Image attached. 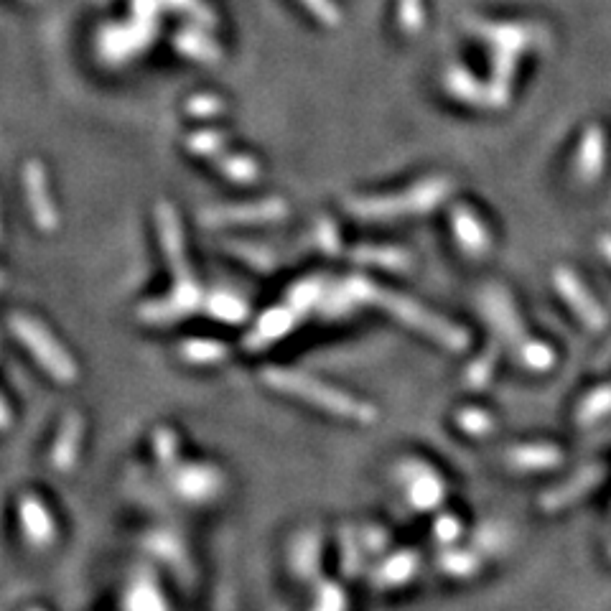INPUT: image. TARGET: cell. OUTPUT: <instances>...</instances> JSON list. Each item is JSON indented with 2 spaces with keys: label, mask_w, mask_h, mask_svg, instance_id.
<instances>
[{
  "label": "cell",
  "mask_w": 611,
  "mask_h": 611,
  "mask_svg": "<svg viewBox=\"0 0 611 611\" xmlns=\"http://www.w3.org/2000/svg\"><path fill=\"white\" fill-rule=\"evenodd\" d=\"M352 293L359 298V301H367L377 309L387 311V314L398 319L400 324L410 326L413 331L423 334V337L433 339L441 347L451 349V352H461V349L469 344V334L464 329H459L456 324L446 321L443 316L433 314V311L423 309L421 303L413 301V298L403 296V293L395 291H385V288L375 286L370 281H352Z\"/></svg>",
  "instance_id": "6da1fadb"
},
{
  "label": "cell",
  "mask_w": 611,
  "mask_h": 611,
  "mask_svg": "<svg viewBox=\"0 0 611 611\" xmlns=\"http://www.w3.org/2000/svg\"><path fill=\"white\" fill-rule=\"evenodd\" d=\"M454 191L449 176H426L415 181L408 189L390 191V194H370V197H352L347 209L359 219H400L413 214H426L441 207Z\"/></svg>",
  "instance_id": "7a4b0ae2"
},
{
  "label": "cell",
  "mask_w": 611,
  "mask_h": 611,
  "mask_svg": "<svg viewBox=\"0 0 611 611\" xmlns=\"http://www.w3.org/2000/svg\"><path fill=\"white\" fill-rule=\"evenodd\" d=\"M265 380L275 390L293 395L298 400H306L311 405H319L321 410L337 415V418H347V421L357 423L377 421V410L370 403H362V400L352 398V395L342 393V390L326 385V382L316 380V377L291 370H270L265 372Z\"/></svg>",
  "instance_id": "3957f363"
},
{
  "label": "cell",
  "mask_w": 611,
  "mask_h": 611,
  "mask_svg": "<svg viewBox=\"0 0 611 611\" xmlns=\"http://www.w3.org/2000/svg\"><path fill=\"white\" fill-rule=\"evenodd\" d=\"M466 29L479 41H484L492 51L512 54V57L520 59L548 44V31L530 21H489V18L469 16L466 18Z\"/></svg>",
  "instance_id": "277c9868"
},
{
  "label": "cell",
  "mask_w": 611,
  "mask_h": 611,
  "mask_svg": "<svg viewBox=\"0 0 611 611\" xmlns=\"http://www.w3.org/2000/svg\"><path fill=\"white\" fill-rule=\"evenodd\" d=\"M553 286H555V291H558V296L566 301L568 309L576 314V319L581 321L586 329H591V331L604 329L606 321H609L604 306L596 301L594 293L586 288V283H583L581 278L573 273V270L555 268L553 270Z\"/></svg>",
  "instance_id": "5b68a950"
},
{
  "label": "cell",
  "mask_w": 611,
  "mask_h": 611,
  "mask_svg": "<svg viewBox=\"0 0 611 611\" xmlns=\"http://www.w3.org/2000/svg\"><path fill=\"white\" fill-rule=\"evenodd\" d=\"M11 324L13 331H16V337L29 344L34 357L39 359L41 365H44L51 375L57 377V380H72L74 362L67 357V352H64V349L59 347V344L54 342L39 324H36V321L26 319V316H13Z\"/></svg>",
  "instance_id": "8992f818"
},
{
  "label": "cell",
  "mask_w": 611,
  "mask_h": 611,
  "mask_svg": "<svg viewBox=\"0 0 611 611\" xmlns=\"http://www.w3.org/2000/svg\"><path fill=\"white\" fill-rule=\"evenodd\" d=\"M451 235L459 242L461 253L469 258H484L492 250V230L479 217L477 209L464 202L451 207Z\"/></svg>",
  "instance_id": "52a82bcc"
},
{
  "label": "cell",
  "mask_w": 611,
  "mask_h": 611,
  "mask_svg": "<svg viewBox=\"0 0 611 611\" xmlns=\"http://www.w3.org/2000/svg\"><path fill=\"white\" fill-rule=\"evenodd\" d=\"M606 169V135L601 125H586L578 141L576 158H573V174L581 184H596Z\"/></svg>",
  "instance_id": "ba28073f"
},
{
  "label": "cell",
  "mask_w": 611,
  "mask_h": 611,
  "mask_svg": "<svg viewBox=\"0 0 611 611\" xmlns=\"http://www.w3.org/2000/svg\"><path fill=\"white\" fill-rule=\"evenodd\" d=\"M443 90L449 92L454 100H459L461 105L479 107V110H497V102H494L489 82L477 79L469 69L461 67V64H451V67L443 72Z\"/></svg>",
  "instance_id": "9c48e42d"
},
{
  "label": "cell",
  "mask_w": 611,
  "mask_h": 611,
  "mask_svg": "<svg viewBox=\"0 0 611 611\" xmlns=\"http://www.w3.org/2000/svg\"><path fill=\"white\" fill-rule=\"evenodd\" d=\"M601 479H604V469H601V466H589V469L581 471V474H576V477L568 479V482H563L555 489H550V492L540 499V507H543L545 512L563 510V507H568L571 502H578L583 494H589L591 489L601 482Z\"/></svg>",
  "instance_id": "30bf717a"
},
{
  "label": "cell",
  "mask_w": 611,
  "mask_h": 611,
  "mask_svg": "<svg viewBox=\"0 0 611 611\" xmlns=\"http://www.w3.org/2000/svg\"><path fill=\"white\" fill-rule=\"evenodd\" d=\"M482 303H484V314H487V319L494 321V329H497L499 334H505L507 339L520 337L522 321H520V316H517L515 306H512V301L507 298L505 291L487 288L482 296Z\"/></svg>",
  "instance_id": "8fae6325"
},
{
  "label": "cell",
  "mask_w": 611,
  "mask_h": 611,
  "mask_svg": "<svg viewBox=\"0 0 611 611\" xmlns=\"http://www.w3.org/2000/svg\"><path fill=\"white\" fill-rule=\"evenodd\" d=\"M21 520L26 527V535H29L34 543H49L54 538V520L49 517L46 507L41 505L39 499L26 497L21 505Z\"/></svg>",
  "instance_id": "7c38bea8"
},
{
  "label": "cell",
  "mask_w": 611,
  "mask_h": 611,
  "mask_svg": "<svg viewBox=\"0 0 611 611\" xmlns=\"http://www.w3.org/2000/svg\"><path fill=\"white\" fill-rule=\"evenodd\" d=\"M354 260L362 265H375V268H387V270H403L408 268L410 263V255L405 253V250H400V247L393 245H365L359 247L357 253H354Z\"/></svg>",
  "instance_id": "4fadbf2b"
},
{
  "label": "cell",
  "mask_w": 611,
  "mask_h": 611,
  "mask_svg": "<svg viewBox=\"0 0 611 611\" xmlns=\"http://www.w3.org/2000/svg\"><path fill=\"white\" fill-rule=\"evenodd\" d=\"M510 461L520 469H548V466L561 461V451L555 446H520L512 451Z\"/></svg>",
  "instance_id": "5bb4252c"
},
{
  "label": "cell",
  "mask_w": 611,
  "mask_h": 611,
  "mask_svg": "<svg viewBox=\"0 0 611 611\" xmlns=\"http://www.w3.org/2000/svg\"><path fill=\"white\" fill-rule=\"evenodd\" d=\"M398 26L408 36L421 34L426 29V3L423 0H398Z\"/></svg>",
  "instance_id": "9a60e30c"
},
{
  "label": "cell",
  "mask_w": 611,
  "mask_h": 611,
  "mask_svg": "<svg viewBox=\"0 0 611 611\" xmlns=\"http://www.w3.org/2000/svg\"><path fill=\"white\" fill-rule=\"evenodd\" d=\"M301 6L309 8V13L316 21L324 23V26H331V29L339 26V21H342V11H339L334 0H301Z\"/></svg>",
  "instance_id": "2e32d148"
},
{
  "label": "cell",
  "mask_w": 611,
  "mask_h": 611,
  "mask_svg": "<svg viewBox=\"0 0 611 611\" xmlns=\"http://www.w3.org/2000/svg\"><path fill=\"white\" fill-rule=\"evenodd\" d=\"M522 349V359H525V365H530L533 370H548L550 365H553V352H550L545 344L540 342H527Z\"/></svg>",
  "instance_id": "e0dca14e"
},
{
  "label": "cell",
  "mask_w": 611,
  "mask_h": 611,
  "mask_svg": "<svg viewBox=\"0 0 611 611\" xmlns=\"http://www.w3.org/2000/svg\"><path fill=\"white\" fill-rule=\"evenodd\" d=\"M611 410V390H599V393H591L583 403L581 421H596L599 415L609 413Z\"/></svg>",
  "instance_id": "ac0fdd59"
},
{
  "label": "cell",
  "mask_w": 611,
  "mask_h": 611,
  "mask_svg": "<svg viewBox=\"0 0 611 611\" xmlns=\"http://www.w3.org/2000/svg\"><path fill=\"white\" fill-rule=\"evenodd\" d=\"M459 423L464 426V431H469V433L492 431V418L484 413H479V410H466V413H461Z\"/></svg>",
  "instance_id": "d6986e66"
},
{
  "label": "cell",
  "mask_w": 611,
  "mask_h": 611,
  "mask_svg": "<svg viewBox=\"0 0 611 611\" xmlns=\"http://www.w3.org/2000/svg\"><path fill=\"white\" fill-rule=\"evenodd\" d=\"M492 359L487 357V354H484L482 359H477V362H474V367H471L469 372H466V380L471 382V385H484V382L489 380V377H492Z\"/></svg>",
  "instance_id": "ffe728a7"
},
{
  "label": "cell",
  "mask_w": 611,
  "mask_h": 611,
  "mask_svg": "<svg viewBox=\"0 0 611 611\" xmlns=\"http://www.w3.org/2000/svg\"><path fill=\"white\" fill-rule=\"evenodd\" d=\"M599 250H601V255H604V258L611 263V235L599 237Z\"/></svg>",
  "instance_id": "44dd1931"
},
{
  "label": "cell",
  "mask_w": 611,
  "mask_h": 611,
  "mask_svg": "<svg viewBox=\"0 0 611 611\" xmlns=\"http://www.w3.org/2000/svg\"><path fill=\"white\" fill-rule=\"evenodd\" d=\"M609 359H611V347H609V352H606L604 357H601V362H609Z\"/></svg>",
  "instance_id": "7402d4cb"
}]
</instances>
